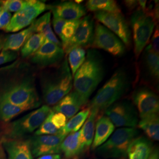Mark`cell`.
Here are the masks:
<instances>
[{"mask_svg": "<svg viewBox=\"0 0 159 159\" xmlns=\"http://www.w3.org/2000/svg\"><path fill=\"white\" fill-rule=\"evenodd\" d=\"M105 114L116 127L135 128L139 123L138 113L129 101L122 100L114 103L105 110Z\"/></svg>", "mask_w": 159, "mask_h": 159, "instance_id": "ba28073f", "label": "cell"}, {"mask_svg": "<svg viewBox=\"0 0 159 159\" xmlns=\"http://www.w3.org/2000/svg\"><path fill=\"white\" fill-rule=\"evenodd\" d=\"M152 143L144 137L134 139L127 152L129 159H148L152 153Z\"/></svg>", "mask_w": 159, "mask_h": 159, "instance_id": "44dd1931", "label": "cell"}, {"mask_svg": "<svg viewBox=\"0 0 159 159\" xmlns=\"http://www.w3.org/2000/svg\"><path fill=\"white\" fill-rule=\"evenodd\" d=\"M67 21L64 20L61 18L53 16L52 18V25L55 33L61 39V31L63 26Z\"/></svg>", "mask_w": 159, "mask_h": 159, "instance_id": "74e56055", "label": "cell"}, {"mask_svg": "<svg viewBox=\"0 0 159 159\" xmlns=\"http://www.w3.org/2000/svg\"><path fill=\"white\" fill-rule=\"evenodd\" d=\"M0 6H1V1H0Z\"/></svg>", "mask_w": 159, "mask_h": 159, "instance_id": "bcb514c9", "label": "cell"}, {"mask_svg": "<svg viewBox=\"0 0 159 159\" xmlns=\"http://www.w3.org/2000/svg\"></svg>", "mask_w": 159, "mask_h": 159, "instance_id": "7dc6e473", "label": "cell"}, {"mask_svg": "<svg viewBox=\"0 0 159 159\" xmlns=\"http://www.w3.org/2000/svg\"><path fill=\"white\" fill-rule=\"evenodd\" d=\"M87 9L93 12H121L117 2L113 0H89L86 2Z\"/></svg>", "mask_w": 159, "mask_h": 159, "instance_id": "83f0119b", "label": "cell"}, {"mask_svg": "<svg viewBox=\"0 0 159 159\" xmlns=\"http://www.w3.org/2000/svg\"><path fill=\"white\" fill-rule=\"evenodd\" d=\"M51 12H47L39 18L35 20L31 24L34 27V32L35 33L43 34L46 40L57 46L62 47L61 43L57 39L51 29Z\"/></svg>", "mask_w": 159, "mask_h": 159, "instance_id": "7402d4cb", "label": "cell"}, {"mask_svg": "<svg viewBox=\"0 0 159 159\" xmlns=\"http://www.w3.org/2000/svg\"><path fill=\"white\" fill-rule=\"evenodd\" d=\"M94 20L91 15L81 19L79 25L73 37L66 43L62 44L64 53L68 54L74 48L91 46L94 34Z\"/></svg>", "mask_w": 159, "mask_h": 159, "instance_id": "7c38bea8", "label": "cell"}, {"mask_svg": "<svg viewBox=\"0 0 159 159\" xmlns=\"http://www.w3.org/2000/svg\"><path fill=\"white\" fill-rule=\"evenodd\" d=\"M136 128L121 127L112 133L108 140L97 148V153L102 157L123 159L127 155V149L132 140L137 137Z\"/></svg>", "mask_w": 159, "mask_h": 159, "instance_id": "5b68a950", "label": "cell"}, {"mask_svg": "<svg viewBox=\"0 0 159 159\" xmlns=\"http://www.w3.org/2000/svg\"><path fill=\"white\" fill-rule=\"evenodd\" d=\"M82 106L77 94L74 91H70L53 107L52 111L63 114L68 119L77 113Z\"/></svg>", "mask_w": 159, "mask_h": 159, "instance_id": "ac0fdd59", "label": "cell"}, {"mask_svg": "<svg viewBox=\"0 0 159 159\" xmlns=\"http://www.w3.org/2000/svg\"><path fill=\"white\" fill-rule=\"evenodd\" d=\"M129 77L124 70L118 69L92 99L90 108L106 110L117 102L127 90Z\"/></svg>", "mask_w": 159, "mask_h": 159, "instance_id": "277c9868", "label": "cell"}, {"mask_svg": "<svg viewBox=\"0 0 159 159\" xmlns=\"http://www.w3.org/2000/svg\"><path fill=\"white\" fill-rule=\"evenodd\" d=\"M43 97L47 106H55L73 88V77L66 58L57 70L41 80Z\"/></svg>", "mask_w": 159, "mask_h": 159, "instance_id": "3957f363", "label": "cell"}, {"mask_svg": "<svg viewBox=\"0 0 159 159\" xmlns=\"http://www.w3.org/2000/svg\"><path fill=\"white\" fill-rule=\"evenodd\" d=\"M47 10H49V6L43 1L35 0L31 5L16 12L4 30L7 33H15L21 31L30 25L37 17Z\"/></svg>", "mask_w": 159, "mask_h": 159, "instance_id": "8fae6325", "label": "cell"}, {"mask_svg": "<svg viewBox=\"0 0 159 159\" xmlns=\"http://www.w3.org/2000/svg\"><path fill=\"white\" fill-rule=\"evenodd\" d=\"M35 0H6L1 1V7L7 11L17 12L31 5Z\"/></svg>", "mask_w": 159, "mask_h": 159, "instance_id": "1f68e13d", "label": "cell"}, {"mask_svg": "<svg viewBox=\"0 0 159 159\" xmlns=\"http://www.w3.org/2000/svg\"><path fill=\"white\" fill-rule=\"evenodd\" d=\"M124 3L126 6V7L129 8V10H130L134 9L137 7H138L139 8L138 1H125Z\"/></svg>", "mask_w": 159, "mask_h": 159, "instance_id": "ab89813d", "label": "cell"}, {"mask_svg": "<svg viewBox=\"0 0 159 159\" xmlns=\"http://www.w3.org/2000/svg\"><path fill=\"white\" fill-rule=\"evenodd\" d=\"M151 51L156 54H159V26L156 27L153 35L152 36L151 44L148 46Z\"/></svg>", "mask_w": 159, "mask_h": 159, "instance_id": "8d00e7d4", "label": "cell"}, {"mask_svg": "<svg viewBox=\"0 0 159 159\" xmlns=\"http://www.w3.org/2000/svg\"><path fill=\"white\" fill-rule=\"evenodd\" d=\"M144 60L148 73L152 76L158 79L159 76V55L151 51L147 47L145 51Z\"/></svg>", "mask_w": 159, "mask_h": 159, "instance_id": "4dcf8cb0", "label": "cell"}, {"mask_svg": "<svg viewBox=\"0 0 159 159\" xmlns=\"http://www.w3.org/2000/svg\"><path fill=\"white\" fill-rule=\"evenodd\" d=\"M66 137L61 132L56 135H34L28 139L32 154L34 157H39L60 153L61 143Z\"/></svg>", "mask_w": 159, "mask_h": 159, "instance_id": "4fadbf2b", "label": "cell"}, {"mask_svg": "<svg viewBox=\"0 0 159 159\" xmlns=\"http://www.w3.org/2000/svg\"><path fill=\"white\" fill-rule=\"evenodd\" d=\"M67 117L61 113H53L51 117V121L58 130H61L67 123Z\"/></svg>", "mask_w": 159, "mask_h": 159, "instance_id": "d590c367", "label": "cell"}, {"mask_svg": "<svg viewBox=\"0 0 159 159\" xmlns=\"http://www.w3.org/2000/svg\"><path fill=\"white\" fill-rule=\"evenodd\" d=\"M0 98L17 106H40L35 78L27 63L16 60L0 67Z\"/></svg>", "mask_w": 159, "mask_h": 159, "instance_id": "6da1fadb", "label": "cell"}, {"mask_svg": "<svg viewBox=\"0 0 159 159\" xmlns=\"http://www.w3.org/2000/svg\"><path fill=\"white\" fill-rule=\"evenodd\" d=\"M53 113L54 112L51 111V113L40 125V127L35 131V135H56L60 133V130L57 129L51 121V117Z\"/></svg>", "mask_w": 159, "mask_h": 159, "instance_id": "d6a6232c", "label": "cell"}, {"mask_svg": "<svg viewBox=\"0 0 159 159\" xmlns=\"http://www.w3.org/2000/svg\"><path fill=\"white\" fill-rule=\"evenodd\" d=\"M85 54V50L81 47L74 48L68 52V66L72 75L74 76L77 70L84 62Z\"/></svg>", "mask_w": 159, "mask_h": 159, "instance_id": "f546056e", "label": "cell"}, {"mask_svg": "<svg viewBox=\"0 0 159 159\" xmlns=\"http://www.w3.org/2000/svg\"><path fill=\"white\" fill-rule=\"evenodd\" d=\"M8 35L0 34V52L2 51L4 44L6 43V40L8 38Z\"/></svg>", "mask_w": 159, "mask_h": 159, "instance_id": "b9f144b4", "label": "cell"}, {"mask_svg": "<svg viewBox=\"0 0 159 159\" xmlns=\"http://www.w3.org/2000/svg\"><path fill=\"white\" fill-rule=\"evenodd\" d=\"M139 127L151 140H159V119L158 114L141 119L138 123Z\"/></svg>", "mask_w": 159, "mask_h": 159, "instance_id": "4316f807", "label": "cell"}, {"mask_svg": "<svg viewBox=\"0 0 159 159\" xmlns=\"http://www.w3.org/2000/svg\"><path fill=\"white\" fill-rule=\"evenodd\" d=\"M64 51L62 47L46 40L40 48L31 56V62L40 67H48L62 62Z\"/></svg>", "mask_w": 159, "mask_h": 159, "instance_id": "5bb4252c", "label": "cell"}, {"mask_svg": "<svg viewBox=\"0 0 159 159\" xmlns=\"http://www.w3.org/2000/svg\"><path fill=\"white\" fill-rule=\"evenodd\" d=\"M148 159H159V151L157 149H155L150 154L149 158Z\"/></svg>", "mask_w": 159, "mask_h": 159, "instance_id": "7bdbcfd3", "label": "cell"}, {"mask_svg": "<svg viewBox=\"0 0 159 159\" xmlns=\"http://www.w3.org/2000/svg\"><path fill=\"white\" fill-rule=\"evenodd\" d=\"M131 26L133 30L134 41V52L137 60L153 33L156 21L153 12H145L137 8L131 17Z\"/></svg>", "mask_w": 159, "mask_h": 159, "instance_id": "8992f818", "label": "cell"}, {"mask_svg": "<svg viewBox=\"0 0 159 159\" xmlns=\"http://www.w3.org/2000/svg\"><path fill=\"white\" fill-rule=\"evenodd\" d=\"M51 111L50 106L44 105L12 121L7 127V138L22 139L25 135L33 133L40 127Z\"/></svg>", "mask_w": 159, "mask_h": 159, "instance_id": "52a82bcc", "label": "cell"}, {"mask_svg": "<svg viewBox=\"0 0 159 159\" xmlns=\"http://www.w3.org/2000/svg\"><path fill=\"white\" fill-rule=\"evenodd\" d=\"M3 9H2V7L1 6H0V15H1V14L2 13V12L3 11Z\"/></svg>", "mask_w": 159, "mask_h": 159, "instance_id": "ee69618b", "label": "cell"}, {"mask_svg": "<svg viewBox=\"0 0 159 159\" xmlns=\"http://www.w3.org/2000/svg\"><path fill=\"white\" fill-rule=\"evenodd\" d=\"M114 129L115 126L106 116H100L97 120L91 148L96 149L106 142L113 133Z\"/></svg>", "mask_w": 159, "mask_h": 159, "instance_id": "ffe728a7", "label": "cell"}, {"mask_svg": "<svg viewBox=\"0 0 159 159\" xmlns=\"http://www.w3.org/2000/svg\"><path fill=\"white\" fill-rule=\"evenodd\" d=\"M53 16L67 21L80 20L85 16L87 12L85 8L74 1H66L56 6H49Z\"/></svg>", "mask_w": 159, "mask_h": 159, "instance_id": "2e32d148", "label": "cell"}, {"mask_svg": "<svg viewBox=\"0 0 159 159\" xmlns=\"http://www.w3.org/2000/svg\"><path fill=\"white\" fill-rule=\"evenodd\" d=\"M34 34H35L34 27L31 24L28 28L24 29L16 34L8 35L2 50L18 52L21 50L29 38Z\"/></svg>", "mask_w": 159, "mask_h": 159, "instance_id": "603a6c76", "label": "cell"}, {"mask_svg": "<svg viewBox=\"0 0 159 159\" xmlns=\"http://www.w3.org/2000/svg\"><path fill=\"white\" fill-rule=\"evenodd\" d=\"M94 17L99 23L120 38L125 46H130V30L121 12H95Z\"/></svg>", "mask_w": 159, "mask_h": 159, "instance_id": "9c48e42d", "label": "cell"}, {"mask_svg": "<svg viewBox=\"0 0 159 159\" xmlns=\"http://www.w3.org/2000/svg\"><path fill=\"white\" fill-rule=\"evenodd\" d=\"M18 56V52L2 50L0 52V66L16 61Z\"/></svg>", "mask_w": 159, "mask_h": 159, "instance_id": "e575fe53", "label": "cell"}, {"mask_svg": "<svg viewBox=\"0 0 159 159\" xmlns=\"http://www.w3.org/2000/svg\"><path fill=\"white\" fill-rule=\"evenodd\" d=\"M90 109L89 117L80 130V139L83 151L91 146L94 136L97 120L100 117L98 110L94 108Z\"/></svg>", "mask_w": 159, "mask_h": 159, "instance_id": "d6986e66", "label": "cell"}, {"mask_svg": "<svg viewBox=\"0 0 159 159\" xmlns=\"http://www.w3.org/2000/svg\"><path fill=\"white\" fill-rule=\"evenodd\" d=\"M104 74L102 58L98 51L89 50L85 61L74 75L73 87L83 106L102 81Z\"/></svg>", "mask_w": 159, "mask_h": 159, "instance_id": "7a4b0ae2", "label": "cell"}, {"mask_svg": "<svg viewBox=\"0 0 159 159\" xmlns=\"http://www.w3.org/2000/svg\"><path fill=\"white\" fill-rule=\"evenodd\" d=\"M61 156L60 154H47L40 156L37 159H60Z\"/></svg>", "mask_w": 159, "mask_h": 159, "instance_id": "60d3db41", "label": "cell"}, {"mask_svg": "<svg viewBox=\"0 0 159 159\" xmlns=\"http://www.w3.org/2000/svg\"><path fill=\"white\" fill-rule=\"evenodd\" d=\"M43 34L35 33L33 34L21 48V55L23 58L31 57L37 51L46 41Z\"/></svg>", "mask_w": 159, "mask_h": 159, "instance_id": "f1b7e54d", "label": "cell"}, {"mask_svg": "<svg viewBox=\"0 0 159 159\" xmlns=\"http://www.w3.org/2000/svg\"><path fill=\"white\" fill-rule=\"evenodd\" d=\"M12 15L11 12L3 10L0 15V30H5L10 23Z\"/></svg>", "mask_w": 159, "mask_h": 159, "instance_id": "f35d334b", "label": "cell"}, {"mask_svg": "<svg viewBox=\"0 0 159 159\" xmlns=\"http://www.w3.org/2000/svg\"><path fill=\"white\" fill-rule=\"evenodd\" d=\"M90 47L103 50L116 57L122 56L125 51V45L119 38L99 23L96 25Z\"/></svg>", "mask_w": 159, "mask_h": 159, "instance_id": "30bf717a", "label": "cell"}, {"mask_svg": "<svg viewBox=\"0 0 159 159\" xmlns=\"http://www.w3.org/2000/svg\"><path fill=\"white\" fill-rule=\"evenodd\" d=\"M80 21L81 19L75 21H68L65 23L61 31V45L66 43L73 37L79 25Z\"/></svg>", "mask_w": 159, "mask_h": 159, "instance_id": "836d02e7", "label": "cell"}, {"mask_svg": "<svg viewBox=\"0 0 159 159\" xmlns=\"http://www.w3.org/2000/svg\"><path fill=\"white\" fill-rule=\"evenodd\" d=\"M33 108L27 106H17L0 98V122H8L17 116Z\"/></svg>", "mask_w": 159, "mask_h": 159, "instance_id": "d4e9b609", "label": "cell"}, {"mask_svg": "<svg viewBox=\"0 0 159 159\" xmlns=\"http://www.w3.org/2000/svg\"><path fill=\"white\" fill-rule=\"evenodd\" d=\"M90 109L89 107L85 108L75 114L67 122L66 125L61 129V133L64 136L79 131L80 128L83 125L90 114Z\"/></svg>", "mask_w": 159, "mask_h": 159, "instance_id": "484cf974", "label": "cell"}, {"mask_svg": "<svg viewBox=\"0 0 159 159\" xmlns=\"http://www.w3.org/2000/svg\"><path fill=\"white\" fill-rule=\"evenodd\" d=\"M2 146L8 159H33L28 140L5 138L2 141Z\"/></svg>", "mask_w": 159, "mask_h": 159, "instance_id": "e0dca14e", "label": "cell"}, {"mask_svg": "<svg viewBox=\"0 0 159 159\" xmlns=\"http://www.w3.org/2000/svg\"><path fill=\"white\" fill-rule=\"evenodd\" d=\"M133 100L141 119L159 113V98L148 87H140L134 91Z\"/></svg>", "mask_w": 159, "mask_h": 159, "instance_id": "9a60e30c", "label": "cell"}, {"mask_svg": "<svg viewBox=\"0 0 159 159\" xmlns=\"http://www.w3.org/2000/svg\"><path fill=\"white\" fill-rule=\"evenodd\" d=\"M80 130L66 137L61 144V152L67 158H71L81 153L83 150L80 143Z\"/></svg>", "mask_w": 159, "mask_h": 159, "instance_id": "cb8c5ba5", "label": "cell"}, {"mask_svg": "<svg viewBox=\"0 0 159 159\" xmlns=\"http://www.w3.org/2000/svg\"><path fill=\"white\" fill-rule=\"evenodd\" d=\"M0 159H4V157H1V156H0Z\"/></svg>", "mask_w": 159, "mask_h": 159, "instance_id": "f6af8a7d", "label": "cell"}]
</instances>
